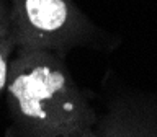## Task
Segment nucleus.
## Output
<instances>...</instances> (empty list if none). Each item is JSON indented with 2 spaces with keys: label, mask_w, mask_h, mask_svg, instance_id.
Wrapping results in <instances>:
<instances>
[{
  "label": "nucleus",
  "mask_w": 157,
  "mask_h": 137,
  "mask_svg": "<svg viewBox=\"0 0 157 137\" xmlns=\"http://www.w3.org/2000/svg\"><path fill=\"white\" fill-rule=\"evenodd\" d=\"M10 122L3 137H69L95 124L90 103L48 49H21L5 82Z\"/></svg>",
  "instance_id": "f257e3e1"
},
{
  "label": "nucleus",
  "mask_w": 157,
  "mask_h": 137,
  "mask_svg": "<svg viewBox=\"0 0 157 137\" xmlns=\"http://www.w3.org/2000/svg\"><path fill=\"white\" fill-rule=\"evenodd\" d=\"M17 46L15 31L12 24V15L5 7L3 0H0V93L5 88L8 75V65L12 61V51Z\"/></svg>",
  "instance_id": "7ed1b4c3"
},
{
  "label": "nucleus",
  "mask_w": 157,
  "mask_h": 137,
  "mask_svg": "<svg viewBox=\"0 0 157 137\" xmlns=\"http://www.w3.org/2000/svg\"><path fill=\"white\" fill-rule=\"evenodd\" d=\"M12 24L20 49H59L87 41L88 24L67 0H12Z\"/></svg>",
  "instance_id": "f03ea898"
}]
</instances>
